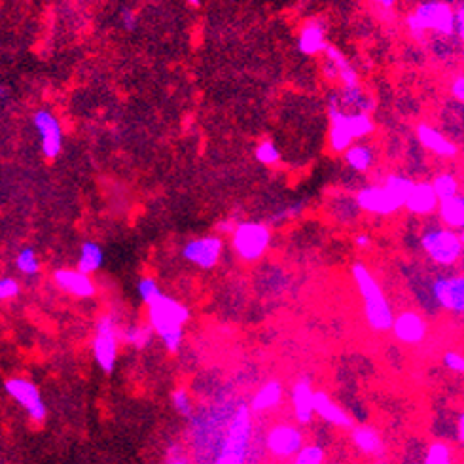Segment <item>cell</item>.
Returning <instances> with one entry per match:
<instances>
[{"label": "cell", "mask_w": 464, "mask_h": 464, "mask_svg": "<svg viewBox=\"0 0 464 464\" xmlns=\"http://www.w3.org/2000/svg\"><path fill=\"white\" fill-rule=\"evenodd\" d=\"M303 210V203H292L290 207H286L285 210H281L275 218H273V222H281L285 220V218H292V216L300 215Z\"/></svg>", "instance_id": "40"}, {"label": "cell", "mask_w": 464, "mask_h": 464, "mask_svg": "<svg viewBox=\"0 0 464 464\" xmlns=\"http://www.w3.org/2000/svg\"><path fill=\"white\" fill-rule=\"evenodd\" d=\"M324 449L317 443H311L300 447V451L294 455V464H324Z\"/></svg>", "instance_id": "32"}, {"label": "cell", "mask_w": 464, "mask_h": 464, "mask_svg": "<svg viewBox=\"0 0 464 464\" xmlns=\"http://www.w3.org/2000/svg\"><path fill=\"white\" fill-rule=\"evenodd\" d=\"M354 244L358 247V249H370L371 247V237L368 233H358L356 237H354Z\"/></svg>", "instance_id": "41"}, {"label": "cell", "mask_w": 464, "mask_h": 464, "mask_svg": "<svg viewBox=\"0 0 464 464\" xmlns=\"http://www.w3.org/2000/svg\"><path fill=\"white\" fill-rule=\"evenodd\" d=\"M224 254V239L220 235H203V237L190 239L182 247V258L188 264L199 269H215Z\"/></svg>", "instance_id": "8"}, {"label": "cell", "mask_w": 464, "mask_h": 464, "mask_svg": "<svg viewBox=\"0 0 464 464\" xmlns=\"http://www.w3.org/2000/svg\"><path fill=\"white\" fill-rule=\"evenodd\" d=\"M171 402H173V407L176 412L182 415V417H192V400H190V395L186 389H176L173 390L171 395Z\"/></svg>", "instance_id": "34"}, {"label": "cell", "mask_w": 464, "mask_h": 464, "mask_svg": "<svg viewBox=\"0 0 464 464\" xmlns=\"http://www.w3.org/2000/svg\"><path fill=\"white\" fill-rule=\"evenodd\" d=\"M137 292H139V298L142 300V303L150 305L152 302H156L157 298L162 296L163 292L157 285V281L154 277H142L139 278L137 283Z\"/></svg>", "instance_id": "33"}, {"label": "cell", "mask_w": 464, "mask_h": 464, "mask_svg": "<svg viewBox=\"0 0 464 464\" xmlns=\"http://www.w3.org/2000/svg\"><path fill=\"white\" fill-rule=\"evenodd\" d=\"M351 438H353V443L360 453L371 455V457H383V440H381V436H379L375 429H371V426H356L351 432Z\"/></svg>", "instance_id": "22"}, {"label": "cell", "mask_w": 464, "mask_h": 464, "mask_svg": "<svg viewBox=\"0 0 464 464\" xmlns=\"http://www.w3.org/2000/svg\"><path fill=\"white\" fill-rule=\"evenodd\" d=\"M438 215L440 220L446 224L449 230H463L464 226V198L463 193H458L455 198L438 201Z\"/></svg>", "instance_id": "24"}, {"label": "cell", "mask_w": 464, "mask_h": 464, "mask_svg": "<svg viewBox=\"0 0 464 464\" xmlns=\"http://www.w3.org/2000/svg\"><path fill=\"white\" fill-rule=\"evenodd\" d=\"M390 330L395 334V337L404 345H419L424 341L429 326L426 320L415 311H404L398 317H395Z\"/></svg>", "instance_id": "15"}, {"label": "cell", "mask_w": 464, "mask_h": 464, "mask_svg": "<svg viewBox=\"0 0 464 464\" xmlns=\"http://www.w3.org/2000/svg\"><path fill=\"white\" fill-rule=\"evenodd\" d=\"M281 400H283V383L273 379V381L261 385L258 392L252 396L249 407L250 412H269V409H275L281 404Z\"/></svg>", "instance_id": "21"}, {"label": "cell", "mask_w": 464, "mask_h": 464, "mask_svg": "<svg viewBox=\"0 0 464 464\" xmlns=\"http://www.w3.org/2000/svg\"><path fill=\"white\" fill-rule=\"evenodd\" d=\"M351 275L364 302V317L368 326L373 332H389L395 320V313L378 278L373 277V273L362 261H354Z\"/></svg>", "instance_id": "2"}, {"label": "cell", "mask_w": 464, "mask_h": 464, "mask_svg": "<svg viewBox=\"0 0 464 464\" xmlns=\"http://www.w3.org/2000/svg\"><path fill=\"white\" fill-rule=\"evenodd\" d=\"M343 157H345V162H347V165L353 171H356V173H368L371 165H373L375 154H373L370 146L351 145L347 150L343 152Z\"/></svg>", "instance_id": "25"}, {"label": "cell", "mask_w": 464, "mask_h": 464, "mask_svg": "<svg viewBox=\"0 0 464 464\" xmlns=\"http://www.w3.org/2000/svg\"><path fill=\"white\" fill-rule=\"evenodd\" d=\"M33 125L40 140V152L46 159H57L63 152L64 135L59 118L50 108H38L33 114Z\"/></svg>", "instance_id": "7"}, {"label": "cell", "mask_w": 464, "mask_h": 464, "mask_svg": "<svg viewBox=\"0 0 464 464\" xmlns=\"http://www.w3.org/2000/svg\"><path fill=\"white\" fill-rule=\"evenodd\" d=\"M190 317L192 313L184 303L165 294H162L156 302L148 305V326L154 334L159 336L171 354L179 353L182 339H184V326Z\"/></svg>", "instance_id": "1"}, {"label": "cell", "mask_w": 464, "mask_h": 464, "mask_svg": "<svg viewBox=\"0 0 464 464\" xmlns=\"http://www.w3.org/2000/svg\"><path fill=\"white\" fill-rule=\"evenodd\" d=\"M457 438H458V441L463 443V441H464V417H463V413H460V417H458V421H457Z\"/></svg>", "instance_id": "44"}, {"label": "cell", "mask_w": 464, "mask_h": 464, "mask_svg": "<svg viewBox=\"0 0 464 464\" xmlns=\"http://www.w3.org/2000/svg\"><path fill=\"white\" fill-rule=\"evenodd\" d=\"M93 358L106 375H111L116 370L118 349H120V328L114 315H103L95 324V336H93Z\"/></svg>", "instance_id": "6"}, {"label": "cell", "mask_w": 464, "mask_h": 464, "mask_svg": "<svg viewBox=\"0 0 464 464\" xmlns=\"http://www.w3.org/2000/svg\"><path fill=\"white\" fill-rule=\"evenodd\" d=\"M4 389H6L8 396L12 400H16L19 406L23 407L30 421H35V423L46 421L47 407L42 400L40 390L33 381L25 378H12L4 383Z\"/></svg>", "instance_id": "9"}, {"label": "cell", "mask_w": 464, "mask_h": 464, "mask_svg": "<svg viewBox=\"0 0 464 464\" xmlns=\"http://www.w3.org/2000/svg\"><path fill=\"white\" fill-rule=\"evenodd\" d=\"M267 451L277 458L294 457L303 446L302 430L294 424H275L266 438Z\"/></svg>", "instance_id": "11"}, {"label": "cell", "mask_w": 464, "mask_h": 464, "mask_svg": "<svg viewBox=\"0 0 464 464\" xmlns=\"http://www.w3.org/2000/svg\"><path fill=\"white\" fill-rule=\"evenodd\" d=\"M235 254L243 261H258L266 256L271 244V230L264 222H237L232 232Z\"/></svg>", "instance_id": "5"}, {"label": "cell", "mask_w": 464, "mask_h": 464, "mask_svg": "<svg viewBox=\"0 0 464 464\" xmlns=\"http://www.w3.org/2000/svg\"><path fill=\"white\" fill-rule=\"evenodd\" d=\"M451 95H453V99L463 105V101H464V76L463 74H457L455 78H453Z\"/></svg>", "instance_id": "39"}, {"label": "cell", "mask_w": 464, "mask_h": 464, "mask_svg": "<svg viewBox=\"0 0 464 464\" xmlns=\"http://www.w3.org/2000/svg\"><path fill=\"white\" fill-rule=\"evenodd\" d=\"M432 296L438 305L455 315H463L464 311V278L463 275H443L434 278L432 283Z\"/></svg>", "instance_id": "10"}, {"label": "cell", "mask_w": 464, "mask_h": 464, "mask_svg": "<svg viewBox=\"0 0 464 464\" xmlns=\"http://www.w3.org/2000/svg\"><path fill=\"white\" fill-rule=\"evenodd\" d=\"M324 74L330 78V80H339L343 87H358V72L353 67V63L345 57V53L341 50H337L336 46H328L324 47Z\"/></svg>", "instance_id": "13"}, {"label": "cell", "mask_w": 464, "mask_h": 464, "mask_svg": "<svg viewBox=\"0 0 464 464\" xmlns=\"http://www.w3.org/2000/svg\"><path fill=\"white\" fill-rule=\"evenodd\" d=\"M383 186L400 201L402 207H404L406 199L409 198V193H412L413 186H415V180L407 179L404 174H389V176L385 179Z\"/></svg>", "instance_id": "28"}, {"label": "cell", "mask_w": 464, "mask_h": 464, "mask_svg": "<svg viewBox=\"0 0 464 464\" xmlns=\"http://www.w3.org/2000/svg\"><path fill=\"white\" fill-rule=\"evenodd\" d=\"M404 207H406L412 215L417 216H429L432 215V213H436V209H438V198H436L430 182H415L412 193H409V198L406 199Z\"/></svg>", "instance_id": "20"}, {"label": "cell", "mask_w": 464, "mask_h": 464, "mask_svg": "<svg viewBox=\"0 0 464 464\" xmlns=\"http://www.w3.org/2000/svg\"><path fill=\"white\" fill-rule=\"evenodd\" d=\"M443 2H447V4H451V6H453V4H455L457 0H443Z\"/></svg>", "instance_id": "48"}, {"label": "cell", "mask_w": 464, "mask_h": 464, "mask_svg": "<svg viewBox=\"0 0 464 464\" xmlns=\"http://www.w3.org/2000/svg\"><path fill=\"white\" fill-rule=\"evenodd\" d=\"M0 99H8V89L0 84Z\"/></svg>", "instance_id": "46"}, {"label": "cell", "mask_w": 464, "mask_h": 464, "mask_svg": "<svg viewBox=\"0 0 464 464\" xmlns=\"http://www.w3.org/2000/svg\"><path fill=\"white\" fill-rule=\"evenodd\" d=\"M421 247L436 266L453 267L463 258V237L446 226H432L423 233Z\"/></svg>", "instance_id": "4"}, {"label": "cell", "mask_w": 464, "mask_h": 464, "mask_svg": "<svg viewBox=\"0 0 464 464\" xmlns=\"http://www.w3.org/2000/svg\"><path fill=\"white\" fill-rule=\"evenodd\" d=\"M16 267L19 273H23L25 277H35L40 273V260L33 247H25L16 256Z\"/></svg>", "instance_id": "29"}, {"label": "cell", "mask_w": 464, "mask_h": 464, "mask_svg": "<svg viewBox=\"0 0 464 464\" xmlns=\"http://www.w3.org/2000/svg\"><path fill=\"white\" fill-rule=\"evenodd\" d=\"M313 412L322 421H326L328 424H334L337 429H351L353 426L351 415L341 406H337L336 402L330 398V395L324 392V390H315Z\"/></svg>", "instance_id": "18"}, {"label": "cell", "mask_w": 464, "mask_h": 464, "mask_svg": "<svg viewBox=\"0 0 464 464\" xmlns=\"http://www.w3.org/2000/svg\"><path fill=\"white\" fill-rule=\"evenodd\" d=\"M186 2H188V4H190V6H192V8H199V6H201V0H186Z\"/></svg>", "instance_id": "47"}, {"label": "cell", "mask_w": 464, "mask_h": 464, "mask_svg": "<svg viewBox=\"0 0 464 464\" xmlns=\"http://www.w3.org/2000/svg\"><path fill=\"white\" fill-rule=\"evenodd\" d=\"M328 46L326 40V23L320 18H313L305 21V25L298 35V52L307 57H315L324 52Z\"/></svg>", "instance_id": "16"}, {"label": "cell", "mask_w": 464, "mask_h": 464, "mask_svg": "<svg viewBox=\"0 0 464 464\" xmlns=\"http://www.w3.org/2000/svg\"><path fill=\"white\" fill-rule=\"evenodd\" d=\"M443 366L447 370L455 371V373H463L464 371V358L463 354L457 353V351H447L443 354Z\"/></svg>", "instance_id": "37"}, {"label": "cell", "mask_w": 464, "mask_h": 464, "mask_svg": "<svg viewBox=\"0 0 464 464\" xmlns=\"http://www.w3.org/2000/svg\"><path fill=\"white\" fill-rule=\"evenodd\" d=\"M313 385L305 378L298 379L292 387V407H294V415L300 424H309L313 421Z\"/></svg>", "instance_id": "19"}, {"label": "cell", "mask_w": 464, "mask_h": 464, "mask_svg": "<svg viewBox=\"0 0 464 464\" xmlns=\"http://www.w3.org/2000/svg\"><path fill=\"white\" fill-rule=\"evenodd\" d=\"M19 292H21V285H19L18 278L13 277L0 278V303L18 298Z\"/></svg>", "instance_id": "35"}, {"label": "cell", "mask_w": 464, "mask_h": 464, "mask_svg": "<svg viewBox=\"0 0 464 464\" xmlns=\"http://www.w3.org/2000/svg\"><path fill=\"white\" fill-rule=\"evenodd\" d=\"M254 157L256 162L261 163V165L273 167V165H277L281 162V150L273 140H261L260 145L256 146Z\"/></svg>", "instance_id": "30"}, {"label": "cell", "mask_w": 464, "mask_h": 464, "mask_svg": "<svg viewBox=\"0 0 464 464\" xmlns=\"http://www.w3.org/2000/svg\"><path fill=\"white\" fill-rule=\"evenodd\" d=\"M417 140L421 142L424 150L432 152L434 156L453 159L458 156V146L451 139H447L446 135L438 131L429 123H419L417 125Z\"/></svg>", "instance_id": "17"}, {"label": "cell", "mask_w": 464, "mask_h": 464, "mask_svg": "<svg viewBox=\"0 0 464 464\" xmlns=\"http://www.w3.org/2000/svg\"><path fill=\"white\" fill-rule=\"evenodd\" d=\"M356 205L364 213L378 216H390L402 209V203L385 186H368L356 196Z\"/></svg>", "instance_id": "12"}, {"label": "cell", "mask_w": 464, "mask_h": 464, "mask_svg": "<svg viewBox=\"0 0 464 464\" xmlns=\"http://www.w3.org/2000/svg\"><path fill=\"white\" fill-rule=\"evenodd\" d=\"M370 2H373L375 6L385 8V10H390V8H395V4H396V0H370Z\"/></svg>", "instance_id": "43"}, {"label": "cell", "mask_w": 464, "mask_h": 464, "mask_svg": "<svg viewBox=\"0 0 464 464\" xmlns=\"http://www.w3.org/2000/svg\"><path fill=\"white\" fill-rule=\"evenodd\" d=\"M105 264V250L97 241H84L80 244V254H78V264L76 269L86 275L97 273Z\"/></svg>", "instance_id": "23"}, {"label": "cell", "mask_w": 464, "mask_h": 464, "mask_svg": "<svg viewBox=\"0 0 464 464\" xmlns=\"http://www.w3.org/2000/svg\"><path fill=\"white\" fill-rule=\"evenodd\" d=\"M53 283L59 290L69 294V296L80 298V300H87V298L95 296L97 286L93 283L91 275L78 271V269H57L53 271Z\"/></svg>", "instance_id": "14"}, {"label": "cell", "mask_w": 464, "mask_h": 464, "mask_svg": "<svg viewBox=\"0 0 464 464\" xmlns=\"http://www.w3.org/2000/svg\"><path fill=\"white\" fill-rule=\"evenodd\" d=\"M453 30H455V38L458 42L463 40L464 36V8L463 4H458L455 8V23H453Z\"/></svg>", "instance_id": "38"}, {"label": "cell", "mask_w": 464, "mask_h": 464, "mask_svg": "<svg viewBox=\"0 0 464 464\" xmlns=\"http://www.w3.org/2000/svg\"><path fill=\"white\" fill-rule=\"evenodd\" d=\"M430 186H432L438 201L455 198V196H458V190H460V182H458L457 176L451 173L438 174V176L430 182Z\"/></svg>", "instance_id": "27"}, {"label": "cell", "mask_w": 464, "mask_h": 464, "mask_svg": "<svg viewBox=\"0 0 464 464\" xmlns=\"http://www.w3.org/2000/svg\"><path fill=\"white\" fill-rule=\"evenodd\" d=\"M406 23L415 38H423L424 35L455 38V8L443 0H424L407 16Z\"/></svg>", "instance_id": "3"}, {"label": "cell", "mask_w": 464, "mask_h": 464, "mask_svg": "<svg viewBox=\"0 0 464 464\" xmlns=\"http://www.w3.org/2000/svg\"><path fill=\"white\" fill-rule=\"evenodd\" d=\"M235 226H237V222H233L232 218V220L220 222V224H218V230H220L222 233H232L233 230H235Z\"/></svg>", "instance_id": "42"}, {"label": "cell", "mask_w": 464, "mask_h": 464, "mask_svg": "<svg viewBox=\"0 0 464 464\" xmlns=\"http://www.w3.org/2000/svg\"><path fill=\"white\" fill-rule=\"evenodd\" d=\"M423 464H453L451 447L443 441H434L424 455Z\"/></svg>", "instance_id": "31"}, {"label": "cell", "mask_w": 464, "mask_h": 464, "mask_svg": "<svg viewBox=\"0 0 464 464\" xmlns=\"http://www.w3.org/2000/svg\"><path fill=\"white\" fill-rule=\"evenodd\" d=\"M167 464H188V460L182 457H179V455H174V457H171L167 460Z\"/></svg>", "instance_id": "45"}, {"label": "cell", "mask_w": 464, "mask_h": 464, "mask_svg": "<svg viewBox=\"0 0 464 464\" xmlns=\"http://www.w3.org/2000/svg\"><path fill=\"white\" fill-rule=\"evenodd\" d=\"M152 336H154V332L148 324H131L123 332H120V339L129 343L131 347L139 349V351L150 345Z\"/></svg>", "instance_id": "26"}, {"label": "cell", "mask_w": 464, "mask_h": 464, "mask_svg": "<svg viewBox=\"0 0 464 464\" xmlns=\"http://www.w3.org/2000/svg\"><path fill=\"white\" fill-rule=\"evenodd\" d=\"M120 23L128 33H135V30L139 29V16L135 12L133 8L123 6L120 10Z\"/></svg>", "instance_id": "36"}]
</instances>
